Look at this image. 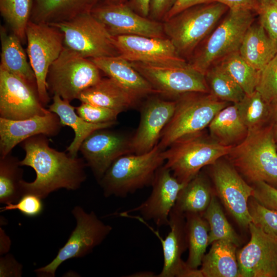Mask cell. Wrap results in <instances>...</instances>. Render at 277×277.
<instances>
[{"mask_svg":"<svg viewBox=\"0 0 277 277\" xmlns=\"http://www.w3.org/2000/svg\"><path fill=\"white\" fill-rule=\"evenodd\" d=\"M112 36L134 35L150 37H166L163 22L141 15L125 2L118 4L104 3L91 11Z\"/></svg>","mask_w":277,"mask_h":277,"instance_id":"cell-15","label":"cell"},{"mask_svg":"<svg viewBox=\"0 0 277 277\" xmlns=\"http://www.w3.org/2000/svg\"><path fill=\"white\" fill-rule=\"evenodd\" d=\"M225 157L248 182L277 187V146L272 125L248 130Z\"/></svg>","mask_w":277,"mask_h":277,"instance_id":"cell-2","label":"cell"},{"mask_svg":"<svg viewBox=\"0 0 277 277\" xmlns=\"http://www.w3.org/2000/svg\"><path fill=\"white\" fill-rule=\"evenodd\" d=\"M61 127L59 117L51 111L19 120L0 117L1 157L10 153L17 144L32 136L39 134L55 136Z\"/></svg>","mask_w":277,"mask_h":277,"instance_id":"cell-21","label":"cell"},{"mask_svg":"<svg viewBox=\"0 0 277 277\" xmlns=\"http://www.w3.org/2000/svg\"><path fill=\"white\" fill-rule=\"evenodd\" d=\"M100 0H33L32 22L52 24L67 21L88 12Z\"/></svg>","mask_w":277,"mask_h":277,"instance_id":"cell-24","label":"cell"},{"mask_svg":"<svg viewBox=\"0 0 277 277\" xmlns=\"http://www.w3.org/2000/svg\"><path fill=\"white\" fill-rule=\"evenodd\" d=\"M27 54L35 76L39 99L45 106L50 101L47 76L50 67L64 47L63 33L52 25L30 21L26 30Z\"/></svg>","mask_w":277,"mask_h":277,"instance_id":"cell-11","label":"cell"},{"mask_svg":"<svg viewBox=\"0 0 277 277\" xmlns=\"http://www.w3.org/2000/svg\"><path fill=\"white\" fill-rule=\"evenodd\" d=\"M42 199L32 193L22 195L15 203H10L1 208V212L17 210L26 216L34 217L40 215L44 210Z\"/></svg>","mask_w":277,"mask_h":277,"instance_id":"cell-42","label":"cell"},{"mask_svg":"<svg viewBox=\"0 0 277 277\" xmlns=\"http://www.w3.org/2000/svg\"><path fill=\"white\" fill-rule=\"evenodd\" d=\"M273 122L272 124V131L274 140L277 142V105L275 106L273 110Z\"/></svg>","mask_w":277,"mask_h":277,"instance_id":"cell-50","label":"cell"},{"mask_svg":"<svg viewBox=\"0 0 277 277\" xmlns=\"http://www.w3.org/2000/svg\"><path fill=\"white\" fill-rule=\"evenodd\" d=\"M276 146H277V142H276Z\"/></svg>","mask_w":277,"mask_h":277,"instance_id":"cell-53","label":"cell"},{"mask_svg":"<svg viewBox=\"0 0 277 277\" xmlns=\"http://www.w3.org/2000/svg\"><path fill=\"white\" fill-rule=\"evenodd\" d=\"M0 263L1 276H21L22 266L11 255L1 258Z\"/></svg>","mask_w":277,"mask_h":277,"instance_id":"cell-46","label":"cell"},{"mask_svg":"<svg viewBox=\"0 0 277 277\" xmlns=\"http://www.w3.org/2000/svg\"><path fill=\"white\" fill-rule=\"evenodd\" d=\"M125 0H105V3L109 4H118L125 2Z\"/></svg>","mask_w":277,"mask_h":277,"instance_id":"cell-51","label":"cell"},{"mask_svg":"<svg viewBox=\"0 0 277 277\" xmlns=\"http://www.w3.org/2000/svg\"><path fill=\"white\" fill-rule=\"evenodd\" d=\"M112 38L119 55L130 62L165 66L187 63L167 37L124 35L112 36Z\"/></svg>","mask_w":277,"mask_h":277,"instance_id":"cell-16","label":"cell"},{"mask_svg":"<svg viewBox=\"0 0 277 277\" xmlns=\"http://www.w3.org/2000/svg\"><path fill=\"white\" fill-rule=\"evenodd\" d=\"M208 128L209 135L213 140L227 147L241 143L248 132L240 117L236 103L230 104L218 112Z\"/></svg>","mask_w":277,"mask_h":277,"instance_id":"cell-27","label":"cell"},{"mask_svg":"<svg viewBox=\"0 0 277 277\" xmlns=\"http://www.w3.org/2000/svg\"><path fill=\"white\" fill-rule=\"evenodd\" d=\"M203 217L209 225V244L216 241L224 240L237 246L240 245V239L228 222L215 196L212 195L210 204L204 212Z\"/></svg>","mask_w":277,"mask_h":277,"instance_id":"cell-36","label":"cell"},{"mask_svg":"<svg viewBox=\"0 0 277 277\" xmlns=\"http://www.w3.org/2000/svg\"><path fill=\"white\" fill-rule=\"evenodd\" d=\"M48 110L58 115L62 126H67L73 130L74 137L66 149L73 157H77L82 143L92 132L98 129L111 127L117 123V122L99 124L87 122L77 114L75 107L70 102L57 94L53 95V102Z\"/></svg>","mask_w":277,"mask_h":277,"instance_id":"cell-25","label":"cell"},{"mask_svg":"<svg viewBox=\"0 0 277 277\" xmlns=\"http://www.w3.org/2000/svg\"><path fill=\"white\" fill-rule=\"evenodd\" d=\"M75 111L85 121L94 124L116 122L120 113L111 109L83 102L75 107Z\"/></svg>","mask_w":277,"mask_h":277,"instance_id":"cell-41","label":"cell"},{"mask_svg":"<svg viewBox=\"0 0 277 277\" xmlns=\"http://www.w3.org/2000/svg\"><path fill=\"white\" fill-rule=\"evenodd\" d=\"M183 213L174 208L169 215L170 231L164 240L159 234L163 252L164 263L159 277H191L194 269L188 266L181 259L187 246L185 223Z\"/></svg>","mask_w":277,"mask_h":277,"instance_id":"cell-22","label":"cell"},{"mask_svg":"<svg viewBox=\"0 0 277 277\" xmlns=\"http://www.w3.org/2000/svg\"><path fill=\"white\" fill-rule=\"evenodd\" d=\"M185 185L163 165L156 171L149 197L138 206L122 213L138 211L143 219L152 220L158 227L168 226L170 212Z\"/></svg>","mask_w":277,"mask_h":277,"instance_id":"cell-19","label":"cell"},{"mask_svg":"<svg viewBox=\"0 0 277 277\" xmlns=\"http://www.w3.org/2000/svg\"><path fill=\"white\" fill-rule=\"evenodd\" d=\"M219 62L246 95L255 91L260 72L246 61L239 51L228 55Z\"/></svg>","mask_w":277,"mask_h":277,"instance_id":"cell-35","label":"cell"},{"mask_svg":"<svg viewBox=\"0 0 277 277\" xmlns=\"http://www.w3.org/2000/svg\"><path fill=\"white\" fill-rule=\"evenodd\" d=\"M240 117L248 130L264 126L269 117L272 107L255 91L236 103Z\"/></svg>","mask_w":277,"mask_h":277,"instance_id":"cell-38","label":"cell"},{"mask_svg":"<svg viewBox=\"0 0 277 277\" xmlns=\"http://www.w3.org/2000/svg\"><path fill=\"white\" fill-rule=\"evenodd\" d=\"M258 13L260 24L269 36L277 42V0H269L260 7Z\"/></svg>","mask_w":277,"mask_h":277,"instance_id":"cell-43","label":"cell"},{"mask_svg":"<svg viewBox=\"0 0 277 277\" xmlns=\"http://www.w3.org/2000/svg\"><path fill=\"white\" fill-rule=\"evenodd\" d=\"M228 9L215 2L190 7L163 22L165 34L181 57L192 56Z\"/></svg>","mask_w":277,"mask_h":277,"instance_id":"cell-4","label":"cell"},{"mask_svg":"<svg viewBox=\"0 0 277 277\" xmlns=\"http://www.w3.org/2000/svg\"><path fill=\"white\" fill-rule=\"evenodd\" d=\"M130 63L151 84L157 94L176 98L188 93H209L205 75L188 63L174 66Z\"/></svg>","mask_w":277,"mask_h":277,"instance_id":"cell-12","label":"cell"},{"mask_svg":"<svg viewBox=\"0 0 277 277\" xmlns=\"http://www.w3.org/2000/svg\"><path fill=\"white\" fill-rule=\"evenodd\" d=\"M72 213L76 220L74 229L55 258L47 265L34 270L38 276L54 277L64 262L89 254L112 230V227L104 223L93 211L87 213L81 206H75Z\"/></svg>","mask_w":277,"mask_h":277,"instance_id":"cell-9","label":"cell"},{"mask_svg":"<svg viewBox=\"0 0 277 277\" xmlns=\"http://www.w3.org/2000/svg\"><path fill=\"white\" fill-rule=\"evenodd\" d=\"M0 37V67L36 86L35 74L30 64L27 61L19 38L13 32L8 33L3 26L1 27Z\"/></svg>","mask_w":277,"mask_h":277,"instance_id":"cell-30","label":"cell"},{"mask_svg":"<svg viewBox=\"0 0 277 277\" xmlns=\"http://www.w3.org/2000/svg\"><path fill=\"white\" fill-rule=\"evenodd\" d=\"M91 60L101 71L114 80L136 102L144 97L157 93L130 62L120 55Z\"/></svg>","mask_w":277,"mask_h":277,"instance_id":"cell-23","label":"cell"},{"mask_svg":"<svg viewBox=\"0 0 277 277\" xmlns=\"http://www.w3.org/2000/svg\"><path fill=\"white\" fill-rule=\"evenodd\" d=\"M33 0H0V12L12 32L22 42L30 20Z\"/></svg>","mask_w":277,"mask_h":277,"instance_id":"cell-37","label":"cell"},{"mask_svg":"<svg viewBox=\"0 0 277 277\" xmlns=\"http://www.w3.org/2000/svg\"><path fill=\"white\" fill-rule=\"evenodd\" d=\"M257 1L260 5V7L264 6L266 4H267L268 2L269 1V0H257Z\"/></svg>","mask_w":277,"mask_h":277,"instance_id":"cell-52","label":"cell"},{"mask_svg":"<svg viewBox=\"0 0 277 277\" xmlns=\"http://www.w3.org/2000/svg\"><path fill=\"white\" fill-rule=\"evenodd\" d=\"M210 175L220 199L237 223L244 227L251 222L248 202L253 187L249 185L225 156L210 165Z\"/></svg>","mask_w":277,"mask_h":277,"instance_id":"cell-13","label":"cell"},{"mask_svg":"<svg viewBox=\"0 0 277 277\" xmlns=\"http://www.w3.org/2000/svg\"><path fill=\"white\" fill-rule=\"evenodd\" d=\"M163 151L156 145L142 154H127L116 159L98 182L104 196L125 197L151 186L157 169L165 163Z\"/></svg>","mask_w":277,"mask_h":277,"instance_id":"cell-3","label":"cell"},{"mask_svg":"<svg viewBox=\"0 0 277 277\" xmlns=\"http://www.w3.org/2000/svg\"><path fill=\"white\" fill-rule=\"evenodd\" d=\"M177 0H151L148 17L163 22Z\"/></svg>","mask_w":277,"mask_h":277,"instance_id":"cell-45","label":"cell"},{"mask_svg":"<svg viewBox=\"0 0 277 277\" xmlns=\"http://www.w3.org/2000/svg\"><path fill=\"white\" fill-rule=\"evenodd\" d=\"M241 55L258 71L277 53V42L271 38L260 24H252L239 50Z\"/></svg>","mask_w":277,"mask_h":277,"instance_id":"cell-29","label":"cell"},{"mask_svg":"<svg viewBox=\"0 0 277 277\" xmlns=\"http://www.w3.org/2000/svg\"><path fill=\"white\" fill-rule=\"evenodd\" d=\"M212 2L211 0H177L164 21L190 7Z\"/></svg>","mask_w":277,"mask_h":277,"instance_id":"cell-48","label":"cell"},{"mask_svg":"<svg viewBox=\"0 0 277 277\" xmlns=\"http://www.w3.org/2000/svg\"><path fill=\"white\" fill-rule=\"evenodd\" d=\"M17 158L11 153L0 157V203L17 202L23 195V169Z\"/></svg>","mask_w":277,"mask_h":277,"instance_id":"cell-33","label":"cell"},{"mask_svg":"<svg viewBox=\"0 0 277 277\" xmlns=\"http://www.w3.org/2000/svg\"><path fill=\"white\" fill-rule=\"evenodd\" d=\"M209 93L221 101L238 103L245 96L242 88L217 63L205 74Z\"/></svg>","mask_w":277,"mask_h":277,"instance_id":"cell-34","label":"cell"},{"mask_svg":"<svg viewBox=\"0 0 277 277\" xmlns=\"http://www.w3.org/2000/svg\"><path fill=\"white\" fill-rule=\"evenodd\" d=\"M175 101L174 113L157 144L162 150L179 139L204 131L218 112L231 104L210 93H188Z\"/></svg>","mask_w":277,"mask_h":277,"instance_id":"cell-5","label":"cell"},{"mask_svg":"<svg viewBox=\"0 0 277 277\" xmlns=\"http://www.w3.org/2000/svg\"><path fill=\"white\" fill-rule=\"evenodd\" d=\"M250 239L236 252L240 277H277V240L252 223Z\"/></svg>","mask_w":277,"mask_h":277,"instance_id":"cell-17","label":"cell"},{"mask_svg":"<svg viewBox=\"0 0 277 277\" xmlns=\"http://www.w3.org/2000/svg\"><path fill=\"white\" fill-rule=\"evenodd\" d=\"M231 148L220 144L202 131L179 139L163 150L164 166L186 185L203 167L225 156Z\"/></svg>","mask_w":277,"mask_h":277,"instance_id":"cell-6","label":"cell"},{"mask_svg":"<svg viewBox=\"0 0 277 277\" xmlns=\"http://www.w3.org/2000/svg\"><path fill=\"white\" fill-rule=\"evenodd\" d=\"M212 196L210 182L200 171L181 190L173 208L183 214H200L207 208Z\"/></svg>","mask_w":277,"mask_h":277,"instance_id":"cell-31","label":"cell"},{"mask_svg":"<svg viewBox=\"0 0 277 277\" xmlns=\"http://www.w3.org/2000/svg\"><path fill=\"white\" fill-rule=\"evenodd\" d=\"M251 223L277 240V210L258 202L252 196L248 202Z\"/></svg>","mask_w":277,"mask_h":277,"instance_id":"cell-39","label":"cell"},{"mask_svg":"<svg viewBox=\"0 0 277 277\" xmlns=\"http://www.w3.org/2000/svg\"><path fill=\"white\" fill-rule=\"evenodd\" d=\"M255 90L273 108L277 105V53L260 71Z\"/></svg>","mask_w":277,"mask_h":277,"instance_id":"cell-40","label":"cell"},{"mask_svg":"<svg viewBox=\"0 0 277 277\" xmlns=\"http://www.w3.org/2000/svg\"><path fill=\"white\" fill-rule=\"evenodd\" d=\"M49 111L41 102L36 86L0 67V117L24 120Z\"/></svg>","mask_w":277,"mask_h":277,"instance_id":"cell-14","label":"cell"},{"mask_svg":"<svg viewBox=\"0 0 277 277\" xmlns=\"http://www.w3.org/2000/svg\"><path fill=\"white\" fill-rule=\"evenodd\" d=\"M253 12L229 9L221 23L192 55L193 68L205 75L212 66L228 55L239 51L244 36L254 21Z\"/></svg>","mask_w":277,"mask_h":277,"instance_id":"cell-7","label":"cell"},{"mask_svg":"<svg viewBox=\"0 0 277 277\" xmlns=\"http://www.w3.org/2000/svg\"><path fill=\"white\" fill-rule=\"evenodd\" d=\"M176 101L157 97L148 98L141 109L140 124L131 138L132 153L142 154L150 151L160 141L162 132L171 118Z\"/></svg>","mask_w":277,"mask_h":277,"instance_id":"cell-20","label":"cell"},{"mask_svg":"<svg viewBox=\"0 0 277 277\" xmlns=\"http://www.w3.org/2000/svg\"><path fill=\"white\" fill-rule=\"evenodd\" d=\"M205 254L200 271L202 277H240L234 244L224 240L213 242Z\"/></svg>","mask_w":277,"mask_h":277,"instance_id":"cell-28","label":"cell"},{"mask_svg":"<svg viewBox=\"0 0 277 277\" xmlns=\"http://www.w3.org/2000/svg\"><path fill=\"white\" fill-rule=\"evenodd\" d=\"M100 72L91 59L64 47L49 68L48 90L70 102L102 78Z\"/></svg>","mask_w":277,"mask_h":277,"instance_id":"cell-8","label":"cell"},{"mask_svg":"<svg viewBox=\"0 0 277 277\" xmlns=\"http://www.w3.org/2000/svg\"><path fill=\"white\" fill-rule=\"evenodd\" d=\"M185 231L189 255L186 262L189 267L201 265L209 244V228L207 221L198 213H187Z\"/></svg>","mask_w":277,"mask_h":277,"instance_id":"cell-32","label":"cell"},{"mask_svg":"<svg viewBox=\"0 0 277 277\" xmlns=\"http://www.w3.org/2000/svg\"><path fill=\"white\" fill-rule=\"evenodd\" d=\"M47 136L39 134L22 142L25 156L20 165L29 166L36 172L33 182H22L23 195L32 193L44 199L61 188L76 190L86 179L85 160L51 148Z\"/></svg>","mask_w":277,"mask_h":277,"instance_id":"cell-1","label":"cell"},{"mask_svg":"<svg viewBox=\"0 0 277 277\" xmlns=\"http://www.w3.org/2000/svg\"><path fill=\"white\" fill-rule=\"evenodd\" d=\"M78 99L83 103L99 106L122 112L136 101L119 84L108 77L102 78L81 93Z\"/></svg>","mask_w":277,"mask_h":277,"instance_id":"cell-26","label":"cell"},{"mask_svg":"<svg viewBox=\"0 0 277 277\" xmlns=\"http://www.w3.org/2000/svg\"><path fill=\"white\" fill-rule=\"evenodd\" d=\"M50 25L63 33L65 47L84 57L94 59L119 55L112 36L91 12Z\"/></svg>","mask_w":277,"mask_h":277,"instance_id":"cell-10","label":"cell"},{"mask_svg":"<svg viewBox=\"0 0 277 277\" xmlns=\"http://www.w3.org/2000/svg\"><path fill=\"white\" fill-rule=\"evenodd\" d=\"M107 129L92 132L83 141L79 150L98 182L116 159L132 153L131 137Z\"/></svg>","mask_w":277,"mask_h":277,"instance_id":"cell-18","label":"cell"},{"mask_svg":"<svg viewBox=\"0 0 277 277\" xmlns=\"http://www.w3.org/2000/svg\"><path fill=\"white\" fill-rule=\"evenodd\" d=\"M151 0H125V3L141 15L148 17Z\"/></svg>","mask_w":277,"mask_h":277,"instance_id":"cell-49","label":"cell"},{"mask_svg":"<svg viewBox=\"0 0 277 277\" xmlns=\"http://www.w3.org/2000/svg\"><path fill=\"white\" fill-rule=\"evenodd\" d=\"M226 6L229 9H246L258 12L260 6L257 0H211Z\"/></svg>","mask_w":277,"mask_h":277,"instance_id":"cell-47","label":"cell"},{"mask_svg":"<svg viewBox=\"0 0 277 277\" xmlns=\"http://www.w3.org/2000/svg\"><path fill=\"white\" fill-rule=\"evenodd\" d=\"M253 185L252 197L266 207L277 210V188L264 182Z\"/></svg>","mask_w":277,"mask_h":277,"instance_id":"cell-44","label":"cell"}]
</instances>
